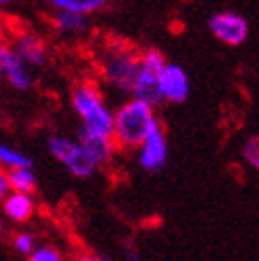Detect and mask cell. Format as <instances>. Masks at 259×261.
Masks as SVG:
<instances>
[{
	"mask_svg": "<svg viewBox=\"0 0 259 261\" xmlns=\"http://www.w3.org/2000/svg\"><path fill=\"white\" fill-rule=\"evenodd\" d=\"M160 125L153 107L138 100H130L115 113V142L121 149H140L147 136Z\"/></svg>",
	"mask_w": 259,
	"mask_h": 261,
	"instance_id": "1",
	"label": "cell"
},
{
	"mask_svg": "<svg viewBox=\"0 0 259 261\" xmlns=\"http://www.w3.org/2000/svg\"><path fill=\"white\" fill-rule=\"evenodd\" d=\"M72 107L81 117V129L96 136H113L115 134V115L107 109L105 100L92 85H79L72 91Z\"/></svg>",
	"mask_w": 259,
	"mask_h": 261,
	"instance_id": "2",
	"label": "cell"
},
{
	"mask_svg": "<svg viewBox=\"0 0 259 261\" xmlns=\"http://www.w3.org/2000/svg\"><path fill=\"white\" fill-rule=\"evenodd\" d=\"M168 66L166 58L158 49H149L140 56V74L134 85V100L145 102L149 107H158L164 102L162 94V72Z\"/></svg>",
	"mask_w": 259,
	"mask_h": 261,
	"instance_id": "3",
	"label": "cell"
},
{
	"mask_svg": "<svg viewBox=\"0 0 259 261\" xmlns=\"http://www.w3.org/2000/svg\"><path fill=\"white\" fill-rule=\"evenodd\" d=\"M102 74L113 87L121 91H134L136 79L140 74V56L132 51L115 49L102 60Z\"/></svg>",
	"mask_w": 259,
	"mask_h": 261,
	"instance_id": "4",
	"label": "cell"
},
{
	"mask_svg": "<svg viewBox=\"0 0 259 261\" xmlns=\"http://www.w3.org/2000/svg\"><path fill=\"white\" fill-rule=\"evenodd\" d=\"M47 149L76 178H89L96 172V164L89 160V155L79 145V140L66 136H51L47 140Z\"/></svg>",
	"mask_w": 259,
	"mask_h": 261,
	"instance_id": "5",
	"label": "cell"
},
{
	"mask_svg": "<svg viewBox=\"0 0 259 261\" xmlns=\"http://www.w3.org/2000/svg\"><path fill=\"white\" fill-rule=\"evenodd\" d=\"M209 28L219 41L229 47H238L249 38V21L236 11H219L211 15Z\"/></svg>",
	"mask_w": 259,
	"mask_h": 261,
	"instance_id": "6",
	"label": "cell"
},
{
	"mask_svg": "<svg viewBox=\"0 0 259 261\" xmlns=\"http://www.w3.org/2000/svg\"><path fill=\"white\" fill-rule=\"evenodd\" d=\"M168 162V142L162 125H158L153 132L147 136V140L138 149V164L149 172H158Z\"/></svg>",
	"mask_w": 259,
	"mask_h": 261,
	"instance_id": "7",
	"label": "cell"
},
{
	"mask_svg": "<svg viewBox=\"0 0 259 261\" xmlns=\"http://www.w3.org/2000/svg\"><path fill=\"white\" fill-rule=\"evenodd\" d=\"M0 66L5 70V79L15 89L23 91L32 87V76L28 72V66L19 60L15 49H11L9 45H3V43H0Z\"/></svg>",
	"mask_w": 259,
	"mask_h": 261,
	"instance_id": "8",
	"label": "cell"
},
{
	"mask_svg": "<svg viewBox=\"0 0 259 261\" xmlns=\"http://www.w3.org/2000/svg\"><path fill=\"white\" fill-rule=\"evenodd\" d=\"M189 76L178 64H168L162 72V94L168 102H185L189 96Z\"/></svg>",
	"mask_w": 259,
	"mask_h": 261,
	"instance_id": "9",
	"label": "cell"
},
{
	"mask_svg": "<svg viewBox=\"0 0 259 261\" xmlns=\"http://www.w3.org/2000/svg\"><path fill=\"white\" fill-rule=\"evenodd\" d=\"M79 145L85 149L89 160L98 168V166H107L113 160L117 142H115L113 136H96V134L85 132V129H79Z\"/></svg>",
	"mask_w": 259,
	"mask_h": 261,
	"instance_id": "10",
	"label": "cell"
},
{
	"mask_svg": "<svg viewBox=\"0 0 259 261\" xmlns=\"http://www.w3.org/2000/svg\"><path fill=\"white\" fill-rule=\"evenodd\" d=\"M15 54L25 66H43L47 51L36 34H21L15 41Z\"/></svg>",
	"mask_w": 259,
	"mask_h": 261,
	"instance_id": "11",
	"label": "cell"
},
{
	"mask_svg": "<svg viewBox=\"0 0 259 261\" xmlns=\"http://www.w3.org/2000/svg\"><path fill=\"white\" fill-rule=\"evenodd\" d=\"M3 211L9 219L17 221H28L32 217V211H34V204H32V198L30 195H23V193H11L9 198H5V204H3Z\"/></svg>",
	"mask_w": 259,
	"mask_h": 261,
	"instance_id": "12",
	"label": "cell"
},
{
	"mask_svg": "<svg viewBox=\"0 0 259 261\" xmlns=\"http://www.w3.org/2000/svg\"><path fill=\"white\" fill-rule=\"evenodd\" d=\"M54 25L64 34H79L87 30L89 21L87 15H79V13H70V11H56Z\"/></svg>",
	"mask_w": 259,
	"mask_h": 261,
	"instance_id": "13",
	"label": "cell"
},
{
	"mask_svg": "<svg viewBox=\"0 0 259 261\" xmlns=\"http://www.w3.org/2000/svg\"><path fill=\"white\" fill-rule=\"evenodd\" d=\"M9 182H11L13 191L23 193V195H28L36 189V176L32 172V168H17V170H11L9 172Z\"/></svg>",
	"mask_w": 259,
	"mask_h": 261,
	"instance_id": "14",
	"label": "cell"
},
{
	"mask_svg": "<svg viewBox=\"0 0 259 261\" xmlns=\"http://www.w3.org/2000/svg\"><path fill=\"white\" fill-rule=\"evenodd\" d=\"M51 5L58 11H70V13H79V15H87V13L105 7L102 0H54Z\"/></svg>",
	"mask_w": 259,
	"mask_h": 261,
	"instance_id": "15",
	"label": "cell"
},
{
	"mask_svg": "<svg viewBox=\"0 0 259 261\" xmlns=\"http://www.w3.org/2000/svg\"><path fill=\"white\" fill-rule=\"evenodd\" d=\"M0 164L9 166L11 170H17V168H32V160L28 155H23V153L11 149L7 145H0Z\"/></svg>",
	"mask_w": 259,
	"mask_h": 261,
	"instance_id": "16",
	"label": "cell"
},
{
	"mask_svg": "<svg viewBox=\"0 0 259 261\" xmlns=\"http://www.w3.org/2000/svg\"><path fill=\"white\" fill-rule=\"evenodd\" d=\"M242 158L247 160V164L253 170L259 172V136H251L242 147Z\"/></svg>",
	"mask_w": 259,
	"mask_h": 261,
	"instance_id": "17",
	"label": "cell"
},
{
	"mask_svg": "<svg viewBox=\"0 0 259 261\" xmlns=\"http://www.w3.org/2000/svg\"><path fill=\"white\" fill-rule=\"evenodd\" d=\"M13 246H15V251L21 253V255H32L34 253V238L30 236V233L21 231L13 238Z\"/></svg>",
	"mask_w": 259,
	"mask_h": 261,
	"instance_id": "18",
	"label": "cell"
},
{
	"mask_svg": "<svg viewBox=\"0 0 259 261\" xmlns=\"http://www.w3.org/2000/svg\"><path fill=\"white\" fill-rule=\"evenodd\" d=\"M30 261H62V257L56 249H51V246H38L30 255Z\"/></svg>",
	"mask_w": 259,
	"mask_h": 261,
	"instance_id": "19",
	"label": "cell"
},
{
	"mask_svg": "<svg viewBox=\"0 0 259 261\" xmlns=\"http://www.w3.org/2000/svg\"><path fill=\"white\" fill-rule=\"evenodd\" d=\"M11 191V182H9V174H5L0 170V198H9Z\"/></svg>",
	"mask_w": 259,
	"mask_h": 261,
	"instance_id": "20",
	"label": "cell"
},
{
	"mask_svg": "<svg viewBox=\"0 0 259 261\" xmlns=\"http://www.w3.org/2000/svg\"><path fill=\"white\" fill-rule=\"evenodd\" d=\"M125 257H127V261H140L138 253H136V251H132V249H127V251H125Z\"/></svg>",
	"mask_w": 259,
	"mask_h": 261,
	"instance_id": "21",
	"label": "cell"
},
{
	"mask_svg": "<svg viewBox=\"0 0 259 261\" xmlns=\"http://www.w3.org/2000/svg\"><path fill=\"white\" fill-rule=\"evenodd\" d=\"M76 261H98V259H94V257H81V259H76Z\"/></svg>",
	"mask_w": 259,
	"mask_h": 261,
	"instance_id": "22",
	"label": "cell"
},
{
	"mask_svg": "<svg viewBox=\"0 0 259 261\" xmlns=\"http://www.w3.org/2000/svg\"><path fill=\"white\" fill-rule=\"evenodd\" d=\"M3 79H5V70H3V66H0V83H3Z\"/></svg>",
	"mask_w": 259,
	"mask_h": 261,
	"instance_id": "23",
	"label": "cell"
},
{
	"mask_svg": "<svg viewBox=\"0 0 259 261\" xmlns=\"http://www.w3.org/2000/svg\"><path fill=\"white\" fill-rule=\"evenodd\" d=\"M5 231V225H3V221H0V233H3Z\"/></svg>",
	"mask_w": 259,
	"mask_h": 261,
	"instance_id": "24",
	"label": "cell"
}]
</instances>
